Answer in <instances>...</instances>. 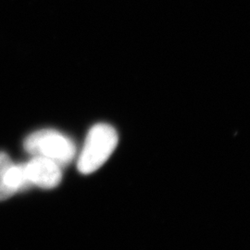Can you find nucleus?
Masks as SVG:
<instances>
[{"mask_svg":"<svg viewBox=\"0 0 250 250\" xmlns=\"http://www.w3.org/2000/svg\"><path fill=\"white\" fill-rule=\"evenodd\" d=\"M11 164L12 161L9 155L5 152H0V201L8 199L9 197L13 196L5 183L6 172Z\"/></svg>","mask_w":250,"mask_h":250,"instance_id":"5","label":"nucleus"},{"mask_svg":"<svg viewBox=\"0 0 250 250\" xmlns=\"http://www.w3.org/2000/svg\"><path fill=\"white\" fill-rule=\"evenodd\" d=\"M5 183L12 195L23 192L33 187L29 178L26 164H11L6 172Z\"/></svg>","mask_w":250,"mask_h":250,"instance_id":"4","label":"nucleus"},{"mask_svg":"<svg viewBox=\"0 0 250 250\" xmlns=\"http://www.w3.org/2000/svg\"><path fill=\"white\" fill-rule=\"evenodd\" d=\"M119 136L107 124H98L90 129L78 160V170L90 174L99 170L116 148Z\"/></svg>","mask_w":250,"mask_h":250,"instance_id":"1","label":"nucleus"},{"mask_svg":"<svg viewBox=\"0 0 250 250\" xmlns=\"http://www.w3.org/2000/svg\"><path fill=\"white\" fill-rule=\"evenodd\" d=\"M27 171L33 186L43 189L57 188L62 180V167L55 161L44 157L34 156L26 163Z\"/></svg>","mask_w":250,"mask_h":250,"instance_id":"3","label":"nucleus"},{"mask_svg":"<svg viewBox=\"0 0 250 250\" xmlns=\"http://www.w3.org/2000/svg\"><path fill=\"white\" fill-rule=\"evenodd\" d=\"M24 149L33 156L55 161L62 168L67 166L76 154L72 139L51 129L39 130L30 134L24 141Z\"/></svg>","mask_w":250,"mask_h":250,"instance_id":"2","label":"nucleus"}]
</instances>
